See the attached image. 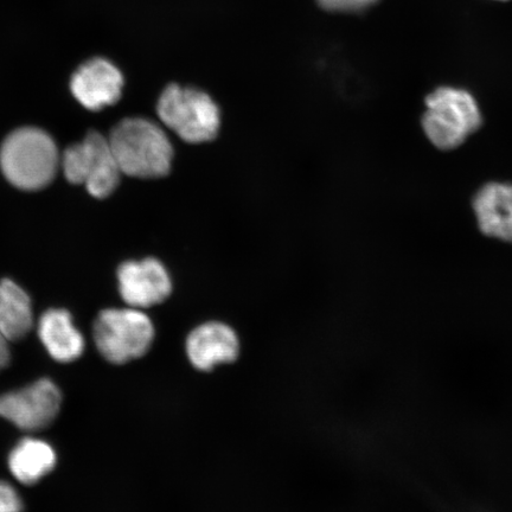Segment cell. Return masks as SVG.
<instances>
[{
  "instance_id": "cell-3",
  "label": "cell",
  "mask_w": 512,
  "mask_h": 512,
  "mask_svg": "<svg viewBox=\"0 0 512 512\" xmlns=\"http://www.w3.org/2000/svg\"><path fill=\"white\" fill-rule=\"evenodd\" d=\"M61 164L54 139L37 127L9 134L0 147V169L8 182L25 191L46 188Z\"/></svg>"
},
{
  "instance_id": "cell-17",
  "label": "cell",
  "mask_w": 512,
  "mask_h": 512,
  "mask_svg": "<svg viewBox=\"0 0 512 512\" xmlns=\"http://www.w3.org/2000/svg\"><path fill=\"white\" fill-rule=\"evenodd\" d=\"M10 342L0 335V371L9 366L11 361Z\"/></svg>"
},
{
  "instance_id": "cell-6",
  "label": "cell",
  "mask_w": 512,
  "mask_h": 512,
  "mask_svg": "<svg viewBox=\"0 0 512 512\" xmlns=\"http://www.w3.org/2000/svg\"><path fill=\"white\" fill-rule=\"evenodd\" d=\"M61 166L67 181L86 185L89 194L95 198L112 195L123 175L108 138L95 131L63 152Z\"/></svg>"
},
{
  "instance_id": "cell-4",
  "label": "cell",
  "mask_w": 512,
  "mask_h": 512,
  "mask_svg": "<svg viewBox=\"0 0 512 512\" xmlns=\"http://www.w3.org/2000/svg\"><path fill=\"white\" fill-rule=\"evenodd\" d=\"M157 114L160 123L188 144L209 143L220 132L219 106L197 88L166 87L159 96Z\"/></svg>"
},
{
  "instance_id": "cell-1",
  "label": "cell",
  "mask_w": 512,
  "mask_h": 512,
  "mask_svg": "<svg viewBox=\"0 0 512 512\" xmlns=\"http://www.w3.org/2000/svg\"><path fill=\"white\" fill-rule=\"evenodd\" d=\"M121 174L155 179L170 174L175 150L164 128L146 118H126L108 137Z\"/></svg>"
},
{
  "instance_id": "cell-16",
  "label": "cell",
  "mask_w": 512,
  "mask_h": 512,
  "mask_svg": "<svg viewBox=\"0 0 512 512\" xmlns=\"http://www.w3.org/2000/svg\"><path fill=\"white\" fill-rule=\"evenodd\" d=\"M377 0H318L324 9L330 11H358L367 9Z\"/></svg>"
},
{
  "instance_id": "cell-9",
  "label": "cell",
  "mask_w": 512,
  "mask_h": 512,
  "mask_svg": "<svg viewBox=\"0 0 512 512\" xmlns=\"http://www.w3.org/2000/svg\"><path fill=\"white\" fill-rule=\"evenodd\" d=\"M240 339L232 326L206 322L192 329L185 339V354L198 371L214 370L234 363L240 355Z\"/></svg>"
},
{
  "instance_id": "cell-14",
  "label": "cell",
  "mask_w": 512,
  "mask_h": 512,
  "mask_svg": "<svg viewBox=\"0 0 512 512\" xmlns=\"http://www.w3.org/2000/svg\"><path fill=\"white\" fill-rule=\"evenodd\" d=\"M56 452L47 441L24 438L9 456V470L19 483L35 485L55 469Z\"/></svg>"
},
{
  "instance_id": "cell-8",
  "label": "cell",
  "mask_w": 512,
  "mask_h": 512,
  "mask_svg": "<svg viewBox=\"0 0 512 512\" xmlns=\"http://www.w3.org/2000/svg\"><path fill=\"white\" fill-rule=\"evenodd\" d=\"M121 298L127 306L145 310L160 305L171 296V275L162 261L146 258L126 261L118 268Z\"/></svg>"
},
{
  "instance_id": "cell-7",
  "label": "cell",
  "mask_w": 512,
  "mask_h": 512,
  "mask_svg": "<svg viewBox=\"0 0 512 512\" xmlns=\"http://www.w3.org/2000/svg\"><path fill=\"white\" fill-rule=\"evenodd\" d=\"M62 405V393L50 379H40L21 389L0 395V418L18 430L36 433L56 420Z\"/></svg>"
},
{
  "instance_id": "cell-11",
  "label": "cell",
  "mask_w": 512,
  "mask_h": 512,
  "mask_svg": "<svg viewBox=\"0 0 512 512\" xmlns=\"http://www.w3.org/2000/svg\"><path fill=\"white\" fill-rule=\"evenodd\" d=\"M471 206L480 233L512 245V182L483 184L473 195Z\"/></svg>"
},
{
  "instance_id": "cell-15",
  "label": "cell",
  "mask_w": 512,
  "mask_h": 512,
  "mask_svg": "<svg viewBox=\"0 0 512 512\" xmlns=\"http://www.w3.org/2000/svg\"><path fill=\"white\" fill-rule=\"evenodd\" d=\"M23 499L8 482L0 480V512H23Z\"/></svg>"
},
{
  "instance_id": "cell-12",
  "label": "cell",
  "mask_w": 512,
  "mask_h": 512,
  "mask_svg": "<svg viewBox=\"0 0 512 512\" xmlns=\"http://www.w3.org/2000/svg\"><path fill=\"white\" fill-rule=\"evenodd\" d=\"M38 337L54 361L70 363L85 352V338L67 310L50 309L38 320Z\"/></svg>"
},
{
  "instance_id": "cell-5",
  "label": "cell",
  "mask_w": 512,
  "mask_h": 512,
  "mask_svg": "<svg viewBox=\"0 0 512 512\" xmlns=\"http://www.w3.org/2000/svg\"><path fill=\"white\" fill-rule=\"evenodd\" d=\"M156 329L143 310L134 307L101 311L93 325L96 349L115 366L139 360L152 348Z\"/></svg>"
},
{
  "instance_id": "cell-13",
  "label": "cell",
  "mask_w": 512,
  "mask_h": 512,
  "mask_svg": "<svg viewBox=\"0 0 512 512\" xmlns=\"http://www.w3.org/2000/svg\"><path fill=\"white\" fill-rule=\"evenodd\" d=\"M34 328L29 294L10 279L0 280V335L6 341L19 342Z\"/></svg>"
},
{
  "instance_id": "cell-2",
  "label": "cell",
  "mask_w": 512,
  "mask_h": 512,
  "mask_svg": "<svg viewBox=\"0 0 512 512\" xmlns=\"http://www.w3.org/2000/svg\"><path fill=\"white\" fill-rule=\"evenodd\" d=\"M420 123L422 132L435 149L451 152L480 131L484 115L469 91L443 86L426 96Z\"/></svg>"
},
{
  "instance_id": "cell-10",
  "label": "cell",
  "mask_w": 512,
  "mask_h": 512,
  "mask_svg": "<svg viewBox=\"0 0 512 512\" xmlns=\"http://www.w3.org/2000/svg\"><path fill=\"white\" fill-rule=\"evenodd\" d=\"M123 88V74L105 59H94L82 64L70 82L75 99L93 112L117 104Z\"/></svg>"
}]
</instances>
